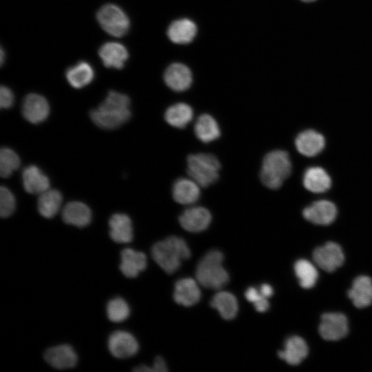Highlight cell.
<instances>
[{
    "instance_id": "1",
    "label": "cell",
    "mask_w": 372,
    "mask_h": 372,
    "mask_svg": "<svg viewBox=\"0 0 372 372\" xmlns=\"http://www.w3.org/2000/svg\"><path fill=\"white\" fill-rule=\"evenodd\" d=\"M190 250L186 242L177 236H169L155 243L152 248V256L166 273H173L181 262L190 257Z\"/></svg>"
},
{
    "instance_id": "2",
    "label": "cell",
    "mask_w": 372,
    "mask_h": 372,
    "mask_svg": "<svg viewBox=\"0 0 372 372\" xmlns=\"http://www.w3.org/2000/svg\"><path fill=\"white\" fill-rule=\"evenodd\" d=\"M291 162L287 152L276 149L263 158L260 172L262 183L269 189H277L291 173Z\"/></svg>"
},
{
    "instance_id": "3",
    "label": "cell",
    "mask_w": 372,
    "mask_h": 372,
    "mask_svg": "<svg viewBox=\"0 0 372 372\" xmlns=\"http://www.w3.org/2000/svg\"><path fill=\"white\" fill-rule=\"evenodd\" d=\"M223 255L218 250L208 251L198 262L196 278L198 284L211 289H220L225 286L229 274L223 266Z\"/></svg>"
},
{
    "instance_id": "4",
    "label": "cell",
    "mask_w": 372,
    "mask_h": 372,
    "mask_svg": "<svg viewBox=\"0 0 372 372\" xmlns=\"http://www.w3.org/2000/svg\"><path fill=\"white\" fill-rule=\"evenodd\" d=\"M220 169V163L212 154H192L187 158V172L201 187H209L216 182Z\"/></svg>"
},
{
    "instance_id": "5",
    "label": "cell",
    "mask_w": 372,
    "mask_h": 372,
    "mask_svg": "<svg viewBox=\"0 0 372 372\" xmlns=\"http://www.w3.org/2000/svg\"><path fill=\"white\" fill-rule=\"evenodd\" d=\"M96 19L106 32L116 37L126 34L130 25L125 12L118 6L112 3L102 6L96 14Z\"/></svg>"
},
{
    "instance_id": "6",
    "label": "cell",
    "mask_w": 372,
    "mask_h": 372,
    "mask_svg": "<svg viewBox=\"0 0 372 372\" xmlns=\"http://www.w3.org/2000/svg\"><path fill=\"white\" fill-rule=\"evenodd\" d=\"M93 123L105 130H114L126 123L131 117L130 108L118 109L99 106L90 112Z\"/></svg>"
},
{
    "instance_id": "7",
    "label": "cell",
    "mask_w": 372,
    "mask_h": 372,
    "mask_svg": "<svg viewBox=\"0 0 372 372\" xmlns=\"http://www.w3.org/2000/svg\"><path fill=\"white\" fill-rule=\"evenodd\" d=\"M349 332L347 317L340 313H327L321 316L319 333L325 340L337 341Z\"/></svg>"
},
{
    "instance_id": "8",
    "label": "cell",
    "mask_w": 372,
    "mask_h": 372,
    "mask_svg": "<svg viewBox=\"0 0 372 372\" xmlns=\"http://www.w3.org/2000/svg\"><path fill=\"white\" fill-rule=\"evenodd\" d=\"M313 259L320 268L331 273L342 265L344 255L339 245L328 242L313 251Z\"/></svg>"
},
{
    "instance_id": "9",
    "label": "cell",
    "mask_w": 372,
    "mask_h": 372,
    "mask_svg": "<svg viewBox=\"0 0 372 372\" xmlns=\"http://www.w3.org/2000/svg\"><path fill=\"white\" fill-rule=\"evenodd\" d=\"M107 346L111 354L117 358H127L134 355L138 351L136 338L123 331L113 332L109 337Z\"/></svg>"
},
{
    "instance_id": "10",
    "label": "cell",
    "mask_w": 372,
    "mask_h": 372,
    "mask_svg": "<svg viewBox=\"0 0 372 372\" xmlns=\"http://www.w3.org/2000/svg\"><path fill=\"white\" fill-rule=\"evenodd\" d=\"M181 227L189 232H200L205 230L211 221L209 211L201 206L186 209L178 218Z\"/></svg>"
},
{
    "instance_id": "11",
    "label": "cell",
    "mask_w": 372,
    "mask_h": 372,
    "mask_svg": "<svg viewBox=\"0 0 372 372\" xmlns=\"http://www.w3.org/2000/svg\"><path fill=\"white\" fill-rule=\"evenodd\" d=\"M22 114L30 123L37 124L44 121L50 113V106L45 98L40 94H28L22 103Z\"/></svg>"
},
{
    "instance_id": "12",
    "label": "cell",
    "mask_w": 372,
    "mask_h": 372,
    "mask_svg": "<svg viewBox=\"0 0 372 372\" xmlns=\"http://www.w3.org/2000/svg\"><path fill=\"white\" fill-rule=\"evenodd\" d=\"M302 214L305 219L313 224L328 225L335 220L337 208L329 200H320L305 207Z\"/></svg>"
},
{
    "instance_id": "13",
    "label": "cell",
    "mask_w": 372,
    "mask_h": 372,
    "mask_svg": "<svg viewBox=\"0 0 372 372\" xmlns=\"http://www.w3.org/2000/svg\"><path fill=\"white\" fill-rule=\"evenodd\" d=\"M165 84L175 92H183L192 83V73L185 64L174 63L169 65L164 73Z\"/></svg>"
},
{
    "instance_id": "14",
    "label": "cell",
    "mask_w": 372,
    "mask_h": 372,
    "mask_svg": "<svg viewBox=\"0 0 372 372\" xmlns=\"http://www.w3.org/2000/svg\"><path fill=\"white\" fill-rule=\"evenodd\" d=\"M44 359L52 367L66 369L74 367L77 362V355L69 344H61L47 349Z\"/></svg>"
},
{
    "instance_id": "15",
    "label": "cell",
    "mask_w": 372,
    "mask_h": 372,
    "mask_svg": "<svg viewBox=\"0 0 372 372\" xmlns=\"http://www.w3.org/2000/svg\"><path fill=\"white\" fill-rule=\"evenodd\" d=\"M297 150L303 156L313 157L320 153L325 146V139L319 132L307 130L298 134L295 139Z\"/></svg>"
},
{
    "instance_id": "16",
    "label": "cell",
    "mask_w": 372,
    "mask_h": 372,
    "mask_svg": "<svg viewBox=\"0 0 372 372\" xmlns=\"http://www.w3.org/2000/svg\"><path fill=\"white\" fill-rule=\"evenodd\" d=\"M200 187L190 177L178 178L172 186V197L179 204L192 205L200 198Z\"/></svg>"
},
{
    "instance_id": "17",
    "label": "cell",
    "mask_w": 372,
    "mask_h": 372,
    "mask_svg": "<svg viewBox=\"0 0 372 372\" xmlns=\"http://www.w3.org/2000/svg\"><path fill=\"white\" fill-rule=\"evenodd\" d=\"M198 283L197 280L191 278L178 280L175 284L173 295L175 302L185 307L196 304L201 296Z\"/></svg>"
},
{
    "instance_id": "18",
    "label": "cell",
    "mask_w": 372,
    "mask_h": 372,
    "mask_svg": "<svg viewBox=\"0 0 372 372\" xmlns=\"http://www.w3.org/2000/svg\"><path fill=\"white\" fill-rule=\"evenodd\" d=\"M121 262L119 268L123 274L127 278H135L147 267V258L145 254L130 248L124 249L121 253Z\"/></svg>"
},
{
    "instance_id": "19",
    "label": "cell",
    "mask_w": 372,
    "mask_h": 372,
    "mask_svg": "<svg viewBox=\"0 0 372 372\" xmlns=\"http://www.w3.org/2000/svg\"><path fill=\"white\" fill-rule=\"evenodd\" d=\"M349 298L358 309L366 307L372 303V280L365 276L356 278L348 292Z\"/></svg>"
},
{
    "instance_id": "20",
    "label": "cell",
    "mask_w": 372,
    "mask_h": 372,
    "mask_svg": "<svg viewBox=\"0 0 372 372\" xmlns=\"http://www.w3.org/2000/svg\"><path fill=\"white\" fill-rule=\"evenodd\" d=\"M99 54L107 68L121 69L128 59L125 47L118 42H107L100 48Z\"/></svg>"
},
{
    "instance_id": "21",
    "label": "cell",
    "mask_w": 372,
    "mask_h": 372,
    "mask_svg": "<svg viewBox=\"0 0 372 372\" xmlns=\"http://www.w3.org/2000/svg\"><path fill=\"white\" fill-rule=\"evenodd\" d=\"M62 218L66 224L83 227L90 223L92 211L85 204L79 201H72L63 207Z\"/></svg>"
},
{
    "instance_id": "22",
    "label": "cell",
    "mask_w": 372,
    "mask_h": 372,
    "mask_svg": "<svg viewBox=\"0 0 372 372\" xmlns=\"http://www.w3.org/2000/svg\"><path fill=\"white\" fill-rule=\"evenodd\" d=\"M197 33L196 23L187 18L173 21L167 29V37L174 43L187 44L193 41Z\"/></svg>"
},
{
    "instance_id": "23",
    "label": "cell",
    "mask_w": 372,
    "mask_h": 372,
    "mask_svg": "<svg viewBox=\"0 0 372 372\" xmlns=\"http://www.w3.org/2000/svg\"><path fill=\"white\" fill-rule=\"evenodd\" d=\"M110 236L116 242L128 243L133 238V229L130 217L124 214H115L109 220Z\"/></svg>"
},
{
    "instance_id": "24",
    "label": "cell",
    "mask_w": 372,
    "mask_h": 372,
    "mask_svg": "<svg viewBox=\"0 0 372 372\" xmlns=\"http://www.w3.org/2000/svg\"><path fill=\"white\" fill-rule=\"evenodd\" d=\"M22 181L25 190L33 194H40L50 187L48 178L35 165L26 167L22 173Z\"/></svg>"
},
{
    "instance_id": "25",
    "label": "cell",
    "mask_w": 372,
    "mask_h": 372,
    "mask_svg": "<svg viewBox=\"0 0 372 372\" xmlns=\"http://www.w3.org/2000/svg\"><path fill=\"white\" fill-rule=\"evenodd\" d=\"M308 352L305 341L300 337L292 336L286 340L285 349L278 352V356L289 364L298 365L307 358Z\"/></svg>"
},
{
    "instance_id": "26",
    "label": "cell",
    "mask_w": 372,
    "mask_h": 372,
    "mask_svg": "<svg viewBox=\"0 0 372 372\" xmlns=\"http://www.w3.org/2000/svg\"><path fill=\"white\" fill-rule=\"evenodd\" d=\"M304 187L313 193H323L331 186V179L328 173L320 167H311L303 175Z\"/></svg>"
},
{
    "instance_id": "27",
    "label": "cell",
    "mask_w": 372,
    "mask_h": 372,
    "mask_svg": "<svg viewBox=\"0 0 372 372\" xmlns=\"http://www.w3.org/2000/svg\"><path fill=\"white\" fill-rule=\"evenodd\" d=\"M194 131L197 138L205 143L212 142L220 136L218 123L208 114H203L197 118Z\"/></svg>"
},
{
    "instance_id": "28",
    "label": "cell",
    "mask_w": 372,
    "mask_h": 372,
    "mask_svg": "<svg viewBox=\"0 0 372 372\" xmlns=\"http://www.w3.org/2000/svg\"><path fill=\"white\" fill-rule=\"evenodd\" d=\"M194 112L185 103H177L169 106L165 112V120L172 127L183 129L192 120Z\"/></svg>"
},
{
    "instance_id": "29",
    "label": "cell",
    "mask_w": 372,
    "mask_h": 372,
    "mask_svg": "<svg viewBox=\"0 0 372 372\" xmlns=\"http://www.w3.org/2000/svg\"><path fill=\"white\" fill-rule=\"evenodd\" d=\"M65 76L71 86L80 89L92 81L94 77V72L90 63L81 61L68 68Z\"/></svg>"
},
{
    "instance_id": "30",
    "label": "cell",
    "mask_w": 372,
    "mask_h": 372,
    "mask_svg": "<svg viewBox=\"0 0 372 372\" xmlns=\"http://www.w3.org/2000/svg\"><path fill=\"white\" fill-rule=\"evenodd\" d=\"M210 304L225 320H231L237 314L238 308L237 300L229 292L223 291L218 292L213 296Z\"/></svg>"
},
{
    "instance_id": "31",
    "label": "cell",
    "mask_w": 372,
    "mask_h": 372,
    "mask_svg": "<svg viewBox=\"0 0 372 372\" xmlns=\"http://www.w3.org/2000/svg\"><path fill=\"white\" fill-rule=\"evenodd\" d=\"M62 200L61 194L58 190L48 189L40 194L38 198L39 212L43 217L51 218L59 212Z\"/></svg>"
},
{
    "instance_id": "32",
    "label": "cell",
    "mask_w": 372,
    "mask_h": 372,
    "mask_svg": "<svg viewBox=\"0 0 372 372\" xmlns=\"http://www.w3.org/2000/svg\"><path fill=\"white\" fill-rule=\"evenodd\" d=\"M294 271L302 288L310 289L316 285L318 273L316 267L308 260H298L294 265Z\"/></svg>"
},
{
    "instance_id": "33",
    "label": "cell",
    "mask_w": 372,
    "mask_h": 372,
    "mask_svg": "<svg viewBox=\"0 0 372 372\" xmlns=\"http://www.w3.org/2000/svg\"><path fill=\"white\" fill-rule=\"evenodd\" d=\"M20 165L18 155L11 149L3 147L0 151V174L3 178L10 176Z\"/></svg>"
},
{
    "instance_id": "34",
    "label": "cell",
    "mask_w": 372,
    "mask_h": 372,
    "mask_svg": "<svg viewBox=\"0 0 372 372\" xmlns=\"http://www.w3.org/2000/svg\"><path fill=\"white\" fill-rule=\"evenodd\" d=\"M106 311L109 320L114 322L124 321L130 312L127 303L121 298L110 300L107 304Z\"/></svg>"
},
{
    "instance_id": "35",
    "label": "cell",
    "mask_w": 372,
    "mask_h": 372,
    "mask_svg": "<svg viewBox=\"0 0 372 372\" xmlns=\"http://www.w3.org/2000/svg\"><path fill=\"white\" fill-rule=\"evenodd\" d=\"M16 200L13 194L6 187L0 188V215L2 218L10 216L15 210Z\"/></svg>"
},
{
    "instance_id": "36",
    "label": "cell",
    "mask_w": 372,
    "mask_h": 372,
    "mask_svg": "<svg viewBox=\"0 0 372 372\" xmlns=\"http://www.w3.org/2000/svg\"><path fill=\"white\" fill-rule=\"evenodd\" d=\"M245 296L249 302L254 304L257 311L265 312L269 309V303L267 298L256 289L254 287L248 288Z\"/></svg>"
},
{
    "instance_id": "37",
    "label": "cell",
    "mask_w": 372,
    "mask_h": 372,
    "mask_svg": "<svg viewBox=\"0 0 372 372\" xmlns=\"http://www.w3.org/2000/svg\"><path fill=\"white\" fill-rule=\"evenodd\" d=\"M14 94L12 90L4 85L0 89V106L1 108H10L14 103Z\"/></svg>"
},
{
    "instance_id": "38",
    "label": "cell",
    "mask_w": 372,
    "mask_h": 372,
    "mask_svg": "<svg viewBox=\"0 0 372 372\" xmlns=\"http://www.w3.org/2000/svg\"><path fill=\"white\" fill-rule=\"evenodd\" d=\"M152 369L153 372H165L167 371L166 363L161 356L155 358Z\"/></svg>"
},
{
    "instance_id": "39",
    "label": "cell",
    "mask_w": 372,
    "mask_h": 372,
    "mask_svg": "<svg viewBox=\"0 0 372 372\" xmlns=\"http://www.w3.org/2000/svg\"><path fill=\"white\" fill-rule=\"evenodd\" d=\"M260 292L267 298H269L273 294V289L268 284H262L260 288Z\"/></svg>"
},
{
    "instance_id": "40",
    "label": "cell",
    "mask_w": 372,
    "mask_h": 372,
    "mask_svg": "<svg viewBox=\"0 0 372 372\" xmlns=\"http://www.w3.org/2000/svg\"><path fill=\"white\" fill-rule=\"evenodd\" d=\"M1 64L3 63V60H4V57H5V54H4V52L3 50V49L1 50Z\"/></svg>"
},
{
    "instance_id": "41",
    "label": "cell",
    "mask_w": 372,
    "mask_h": 372,
    "mask_svg": "<svg viewBox=\"0 0 372 372\" xmlns=\"http://www.w3.org/2000/svg\"><path fill=\"white\" fill-rule=\"evenodd\" d=\"M302 1H305V2H311V1H313L315 0H301Z\"/></svg>"
}]
</instances>
